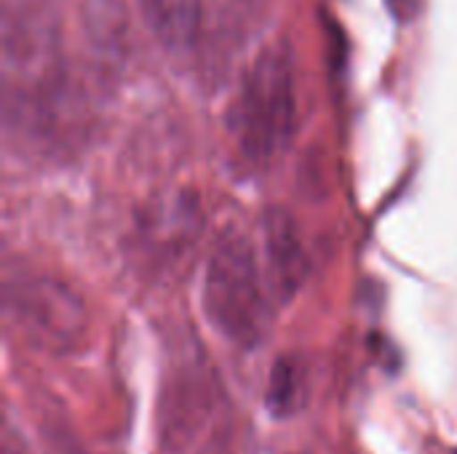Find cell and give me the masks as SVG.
I'll list each match as a JSON object with an SVG mask.
<instances>
[{
    "instance_id": "6da1fadb",
    "label": "cell",
    "mask_w": 457,
    "mask_h": 454,
    "mask_svg": "<svg viewBox=\"0 0 457 454\" xmlns=\"http://www.w3.org/2000/svg\"><path fill=\"white\" fill-rule=\"evenodd\" d=\"M225 123L238 158L252 169L273 163L289 147L297 123L289 43L276 40L254 56L236 88Z\"/></svg>"
},
{
    "instance_id": "7a4b0ae2",
    "label": "cell",
    "mask_w": 457,
    "mask_h": 454,
    "mask_svg": "<svg viewBox=\"0 0 457 454\" xmlns=\"http://www.w3.org/2000/svg\"><path fill=\"white\" fill-rule=\"evenodd\" d=\"M273 294L254 244L241 230H225L204 276V310L212 326L236 348H257L273 321Z\"/></svg>"
},
{
    "instance_id": "3957f363",
    "label": "cell",
    "mask_w": 457,
    "mask_h": 454,
    "mask_svg": "<svg viewBox=\"0 0 457 454\" xmlns=\"http://www.w3.org/2000/svg\"><path fill=\"white\" fill-rule=\"evenodd\" d=\"M5 316L24 340L51 353H67L86 340L88 313L64 284L19 273L5 281Z\"/></svg>"
},
{
    "instance_id": "277c9868",
    "label": "cell",
    "mask_w": 457,
    "mask_h": 454,
    "mask_svg": "<svg viewBox=\"0 0 457 454\" xmlns=\"http://www.w3.org/2000/svg\"><path fill=\"white\" fill-rule=\"evenodd\" d=\"M262 246H265L262 270L268 278V289L276 302H289L300 292L308 276V254L303 249L295 222L287 214L273 211L262 227Z\"/></svg>"
},
{
    "instance_id": "5b68a950",
    "label": "cell",
    "mask_w": 457,
    "mask_h": 454,
    "mask_svg": "<svg viewBox=\"0 0 457 454\" xmlns=\"http://www.w3.org/2000/svg\"><path fill=\"white\" fill-rule=\"evenodd\" d=\"M155 40L174 54L193 45L201 27V0H137Z\"/></svg>"
},
{
    "instance_id": "8992f818",
    "label": "cell",
    "mask_w": 457,
    "mask_h": 454,
    "mask_svg": "<svg viewBox=\"0 0 457 454\" xmlns=\"http://www.w3.org/2000/svg\"><path fill=\"white\" fill-rule=\"evenodd\" d=\"M142 227L153 246L171 249V252L187 246L190 241H195L201 227V211L195 206V198L171 195L153 203L142 219Z\"/></svg>"
},
{
    "instance_id": "52a82bcc",
    "label": "cell",
    "mask_w": 457,
    "mask_h": 454,
    "mask_svg": "<svg viewBox=\"0 0 457 454\" xmlns=\"http://www.w3.org/2000/svg\"><path fill=\"white\" fill-rule=\"evenodd\" d=\"M308 399V369L300 356L289 353L276 359L270 377H268V391H265V404L273 417H292L305 407Z\"/></svg>"
},
{
    "instance_id": "ba28073f",
    "label": "cell",
    "mask_w": 457,
    "mask_h": 454,
    "mask_svg": "<svg viewBox=\"0 0 457 454\" xmlns=\"http://www.w3.org/2000/svg\"><path fill=\"white\" fill-rule=\"evenodd\" d=\"M386 5H388V11L394 13V19H399V21H412V19L420 16L426 0H386Z\"/></svg>"
},
{
    "instance_id": "9c48e42d",
    "label": "cell",
    "mask_w": 457,
    "mask_h": 454,
    "mask_svg": "<svg viewBox=\"0 0 457 454\" xmlns=\"http://www.w3.org/2000/svg\"><path fill=\"white\" fill-rule=\"evenodd\" d=\"M3 454H27L21 447H16L13 444V433L11 431H5V442H3Z\"/></svg>"
},
{
    "instance_id": "30bf717a",
    "label": "cell",
    "mask_w": 457,
    "mask_h": 454,
    "mask_svg": "<svg viewBox=\"0 0 457 454\" xmlns=\"http://www.w3.org/2000/svg\"><path fill=\"white\" fill-rule=\"evenodd\" d=\"M295 454H303V452H295Z\"/></svg>"
}]
</instances>
